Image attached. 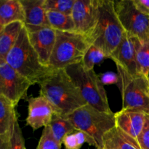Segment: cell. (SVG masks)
Instances as JSON below:
<instances>
[{
	"label": "cell",
	"mask_w": 149,
	"mask_h": 149,
	"mask_svg": "<svg viewBox=\"0 0 149 149\" xmlns=\"http://www.w3.org/2000/svg\"><path fill=\"white\" fill-rule=\"evenodd\" d=\"M40 95L49 100L58 114L68 116L87 105L65 69H52L39 84Z\"/></svg>",
	"instance_id": "6da1fadb"
},
{
	"label": "cell",
	"mask_w": 149,
	"mask_h": 149,
	"mask_svg": "<svg viewBox=\"0 0 149 149\" xmlns=\"http://www.w3.org/2000/svg\"><path fill=\"white\" fill-rule=\"evenodd\" d=\"M5 62L33 85L39 84L52 70L50 67L41 62L39 55L31 44L29 33L25 26L22 29L13 47L7 54Z\"/></svg>",
	"instance_id": "7a4b0ae2"
},
{
	"label": "cell",
	"mask_w": 149,
	"mask_h": 149,
	"mask_svg": "<svg viewBox=\"0 0 149 149\" xmlns=\"http://www.w3.org/2000/svg\"><path fill=\"white\" fill-rule=\"evenodd\" d=\"M125 33L115 12L113 1L100 0L98 23L90 38L92 45L101 49L109 58L119 46Z\"/></svg>",
	"instance_id": "3957f363"
},
{
	"label": "cell",
	"mask_w": 149,
	"mask_h": 149,
	"mask_svg": "<svg viewBox=\"0 0 149 149\" xmlns=\"http://www.w3.org/2000/svg\"><path fill=\"white\" fill-rule=\"evenodd\" d=\"M75 130L87 133L93 141L96 149H103V138L116 127L115 113L100 111L85 105L66 116Z\"/></svg>",
	"instance_id": "277c9868"
},
{
	"label": "cell",
	"mask_w": 149,
	"mask_h": 149,
	"mask_svg": "<svg viewBox=\"0 0 149 149\" xmlns=\"http://www.w3.org/2000/svg\"><path fill=\"white\" fill-rule=\"evenodd\" d=\"M65 70L87 105L100 111L113 113L109 106L104 86L94 69H87L80 62L69 65Z\"/></svg>",
	"instance_id": "5b68a950"
},
{
	"label": "cell",
	"mask_w": 149,
	"mask_h": 149,
	"mask_svg": "<svg viewBox=\"0 0 149 149\" xmlns=\"http://www.w3.org/2000/svg\"><path fill=\"white\" fill-rule=\"evenodd\" d=\"M91 45L87 36L78 32L56 31V42L48 65L52 69H65L79 63Z\"/></svg>",
	"instance_id": "8992f818"
},
{
	"label": "cell",
	"mask_w": 149,
	"mask_h": 149,
	"mask_svg": "<svg viewBox=\"0 0 149 149\" xmlns=\"http://www.w3.org/2000/svg\"><path fill=\"white\" fill-rule=\"evenodd\" d=\"M119 84L122 99V110L149 114V77L141 74L131 75L117 66Z\"/></svg>",
	"instance_id": "52a82bcc"
},
{
	"label": "cell",
	"mask_w": 149,
	"mask_h": 149,
	"mask_svg": "<svg viewBox=\"0 0 149 149\" xmlns=\"http://www.w3.org/2000/svg\"><path fill=\"white\" fill-rule=\"evenodd\" d=\"M118 19L130 36H135L142 43L149 42V15L136 8L132 0L113 1Z\"/></svg>",
	"instance_id": "ba28073f"
},
{
	"label": "cell",
	"mask_w": 149,
	"mask_h": 149,
	"mask_svg": "<svg viewBox=\"0 0 149 149\" xmlns=\"http://www.w3.org/2000/svg\"><path fill=\"white\" fill-rule=\"evenodd\" d=\"M33 84L5 61H0V95L17 106Z\"/></svg>",
	"instance_id": "9c48e42d"
},
{
	"label": "cell",
	"mask_w": 149,
	"mask_h": 149,
	"mask_svg": "<svg viewBox=\"0 0 149 149\" xmlns=\"http://www.w3.org/2000/svg\"><path fill=\"white\" fill-rule=\"evenodd\" d=\"M100 0H75L71 17L75 31L90 39L99 19Z\"/></svg>",
	"instance_id": "30bf717a"
},
{
	"label": "cell",
	"mask_w": 149,
	"mask_h": 149,
	"mask_svg": "<svg viewBox=\"0 0 149 149\" xmlns=\"http://www.w3.org/2000/svg\"><path fill=\"white\" fill-rule=\"evenodd\" d=\"M142 42L138 38L130 36L125 32L119 46L109 56L116 63L131 75L138 74L137 53Z\"/></svg>",
	"instance_id": "8fae6325"
},
{
	"label": "cell",
	"mask_w": 149,
	"mask_h": 149,
	"mask_svg": "<svg viewBox=\"0 0 149 149\" xmlns=\"http://www.w3.org/2000/svg\"><path fill=\"white\" fill-rule=\"evenodd\" d=\"M55 113H58L56 109L42 95L31 96L28 98L26 125L31 127L33 131L49 125Z\"/></svg>",
	"instance_id": "7c38bea8"
},
{
	"label": "cell",
	"mask_w": 149,
	"mask_h": 149,
	"mask_svg": "<svg viewBox=\"0 0 149 149\" xmlns=\"http://www.w3.org/2000/svg\"><path fill=\"white\" fill-rule=\"evenodd\" d=\"M28 33L31 44L39 55L41 62L49 66V60L56 42V31L51 27H45Z\"/></svg>",
	"instance_id": "4fadbf2b"
},
{
	"label": "cell",
	"mask_w": 149,
	"mask_h": 149,
	"mask_svg": "<svg viewBox=\"0 0 149 149\" xmlns=\"http://www.w3.org/2000/svg\"><path fill=\"white\" fill-rule=\"evenodd\" d=\"M24 9V26L28 32L49 27L44 0H20Z\"/></svg>",
	"instance_id": "5bb4252c"
},
{
	"label": "cell",
	"mask_w": 149,
	"mask_h": 149,
	"mask_svg": "<svg viewBox=\"0 0 149 149\" xmlns=\"http://www.w3.org/2000/svg\"><path fill=\"white\" fill-rule=\"evenodd\" d=\"M146 115L142 112L121 109L115 113L116 127L124 133L136 140L143 128Z\"/></svg>",
	"instance_id": "9a60e30c"
},
{
	"label": "cell",
	"mask_w": 149,
	"mask_h": 149,
	"mask_svg": "<svg viewBox=\"0 0 149 149\" xmlns=\"http://www.w3.org/2000/svg\"><path fill=\"white\" fill-rule=\"evenodd\" d=\"M16 106L0 95V136L10 141L15 121L17 119Z\"/></svg>",
	"instance_id": "2e32d148"
},
{
	"label": "cell",
	"mask_w": 149,
	"mask_h": 149,
	"mask_svg": "<svg viewBox=\"0 0 149 149\" xmlns=\"http://www.w3.org/2000/svg\"><path fill=\"white\" fill-rule=\"evenodd\" d=\"M25 13L20 0H0V24L7 26L15 22L24 23Z\"/></svg>",
	"instance_id": "e0dca14e"
},
{
	"label": "cell",
	"mask_w": 149,
	"mask_h": 149,
	"mask_svg": "<svg viewBox=\"0 0 149 149\" xmlns=\"http://www.w3.org/2000/svg\"><path fill=\"white\" fill-rule=\"evenodd\" d=\"M103 149H141L135 139L131 138L116 127L103 138Z\"/></svg>",
	"instance_id": "ac0fdd59"
},
{
	"label": "cell",
	"mask_w": 149,
	"mask_h": 149,
	"mask_svg": "<svg viewBox=\"0 0 149 149\" xmlns=\"http://www.w3.org/2000/svg\"><path fill=\"white\" fill-rule=\"evenodd\" d=\"M23 23L15 22L3 26L0 31V61H5V58L15 44L22 29Z\"/></svg>",
	"instance_id": "d6986e66"
},
{
	"label": "cell",
	"mask_w": 149,
	"mask_h": 149,
	"mask_svg": "<svg viewBox=\"0 0 149 149\" xmlns=\"http://www.w3.org/2000/svg\"><path fill=\"white\" fill-rule=\"evenodd\" d=\"M54 138L60 143L63 144L64 138L75 130L74 125L66 116L55 113L49 125Z\"/></svg>",
	"instance_id": "ffe728a7"
},
{
	"label": "cell",
	"mask_w": 149,
	"mask_h": 149,
	"mask_svg": "<svg viewBox=\"0 0 149 149\" xmlns=\"http://www.w3.org/2000/svg\"><path fill=\"white\" fill-rule=\"evenodd\" d=\"M47 19L49 27L55 31L72 32L75 31V25L71 15L54 11H47Z\"/></svg>",
	"instance_id": "44dd1931"
},
{
	"label": "cell",
	"mask_w": 149,
	"mask_h": 149,
	"mask_svg": "<svg viewBox=\"0 0 149 149\" xmlns=\"http://www.w3.org/2000/svg\"><path fill=\"white\" fill-rule=\"evenodd\" d=\"M108 57L106 54L95 47L91 45L84 55L81 63L83 66L88 70H93L95 65L101 63L104 60L107 59Z\"/></svg>",
	"instance_id": "7402d4cb"
},
{
	"label": "cell",
	"mask_w": 149,
	"mask_h": 149,
	"mask_svg": "<svg viewBox=\"0 0 149 149\" xmlns=\"http://www.w3.org/2000/svg\"><path fill=\"white\" fill-rule=\"evenodd\" d=\"M75 0H44L46 11H54L71 15Z\"/></svg>",
	"instance_id": "603a6c76"
},
{
	"label": "cell",
	"mask_w": 149,
	"mask_h": 149,
	"mask_svg": "<svg viewBox=\"0 0 149 149\" xmlns=\"http://www.w3.org/2000/svg\"><path fill=\"white\" fill-rule=\"evenodd\" d=\"M138 74L149 76V42L142 43L137 53Z\"/></svg>",
	"instance_id": "cb8c5ba5"
},
{
	"label": "cell",
	"mask_w": 149,
	"mask_h": 149,
	"mask_svg": "<svg viewBox=\"0 0 149 149\" xmlns=\"http://www.w3.org/2000/svg\"><path fill=\"white\" fill-rule=\"evenodd\" d=\"M61 146L62 144L54 138L50 127L48 125L44 127L36 149H61Z\"/></svg>",
	"instance_id": "d4e9b609"
},
{
	"label": "cell",
	"mask_w": 149,
	"mask_h": 149,
	"mask_svg": "<svg viewBox=\"0 0 149 149\" xmlns=\"http://www.w3.org/2000/svg\"><path fill=\"white\" fill-rule=\"evenodd\" d=\"M10 149H26L25 140L23 138L18 119L15 121L13 133L10 140Z\"/></svg>",
	"instance_id": "484cf974"
},
{
	"label": "cell",
	"mask_w": 149,
	"mask_h": 149,
	"mask_svg": "<svg viewBox=\"0 0 149 149\" xmlns=\"http://www.w3.org/2000/svg\"><path fill=\"white\" fill-rule=\"evenodd\" d=\"M136 141L141 149H149V114L146 115L143 128Z\"/></svg>",
	"instance_id": "4316f807"
},
{
	"label": "cell",
	"mask_w": 149,
	"mask_h": 149,
	"mask_svg": "<svg viewBox=\"0 0 149 149\" xmlns=\"http://www.w3.org/2000/svg\"><path fill=\"white\" fill-rule=\"evenodd\" d=\"M100 81L103 85H110V84H119V75L117 73L113 72V71H107V72L103 73L99 75Z\"/></svg>",
	"instance_id": "83f0119b"
},
{
	"label": "cell",
	"mask_w": 149,
	"mask_h": 149,
	"mask_svg": "<svg viewBox=\"0 0 149 149\" xmlns=\"http://www.w3.org/2000/svg\"><path fill=\"white\" fill-rule=\"evenodd\" d=\"M63 144L65 149H80L81 148V146L79 143L74 131L64 138Z\"/></svg>",
	"instance_id": "f1b7e54d"
},
{
	"label": "cell",
	"mask_w": 149,
	"mask_h": 149,
	"mask_svg": "<svg viewBox=\"0 0 149 149\" xmlns=\"http://www.w3.org/2000/svg\"><path fill=\"white\" fill-rule=\"evenodd\" d=\"M132 1L140 12L149 15V0H132Z\"/></svg>",
	"instance_id": "f546056e"
},
{
	"label": "cell",
	"mask_w": 149,
	"mask_h": 149,
	"mask_svg": "<svg viewBox=\"0 0 149 149\" xmlns=\"http://www.w3.org/2000/svg\"><path fill=\"white\" fill-rule=\"evenodd\" d=\"M0 149H10V141L4 140L0 136Z\"/></svg>",
	"instance_id": "4dcf8cb0"
},
{
	"label": "cell",
	"mask_w": 149,
	"mask_h": 149,
	"mask_svg": "<svg viewBox=\"0 0 149 149\" xmlns=\"http://www.w3.org/2000/svg\"><path fill=\"white\" fill-rule=\"evenodd\" d=\"M2 27H3V26H1V25L0 24V31H1V29H2Z\"/></svg>",
	"instance_id": "1f68e13d"
}]
</instances>
